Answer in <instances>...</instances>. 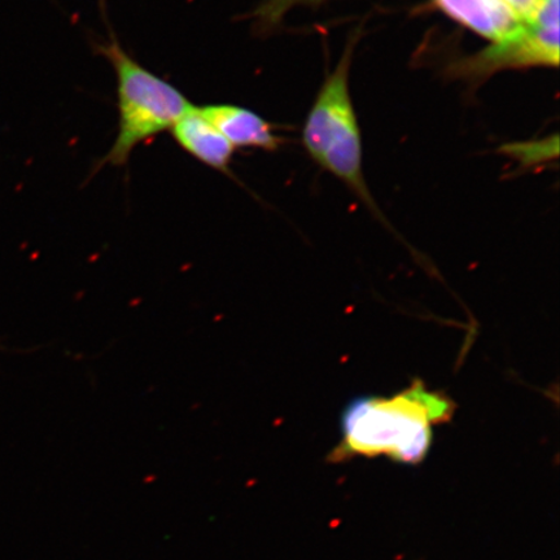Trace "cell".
<instances>
[{"instance_id":"obj_1","label":"cell","mask_w":560,"mask_h":560,"mask_svg":"<svg viewBox=\"0 0 560 560\" xmlns=\"http://www.w3.org/2000/svg\"><path fill=\"white\" fill-rule=\"evenodd\" d=\"M454 411L452 398L420 381L390 397H357L342 411L341 443L332 459L385 455L417 465L429 454L433 427L450 422Z\"/></svg>"},{"instance_id":"obj_2","label":"cell","mask_w":560,"mask_h":560,"mask_svg":"<svg viewBox=\"0 0 560 560\" xmlns=\"http://www.w3.org/2000/svg\"><path fill=\"white\" fill-rule=\"evenodd\" d=\"M354 46L355 38L348 42L338 66L322 85L305 121L303 142L315 163L345 182L377 212L362 171L361 131L349 93Z\"/></svg>"},{"instance_id":"obj_3","label":"cell","mask_w":560,"mask_h":560,"mask_svg":"<svg viewBox=\"0 0 560 560\" xmlns=\"http://www.w3.org/2000/svg\"><path fill=\"white\" fill-rule=\"evenodd\" d=\"M96 48L116 70L120 112L118 136L102 165L121 166L139 144L172 129L192 104L170 82L132 59L115 37Z\"/></svg>"},{"instance_id":"obj_4","label":"cell","mask_w":560,"mask_h":560,"mask_svg":"<svg viewBox=\"0 0 560 560\" xmlns=\"http://www.w3.org/2000/svg\"><path fill=\"white\" fill-rule=\"evenodd\" d=\"M558 65L559 0H542L535 19L521 33L460 61L458 72L478 79L505 69L557 68Z\"/></svg>"},{"instance_id":"obj_5","label":"cell","mask_w":560,"mask_h":560,"mask_svg":"<svg viewBox=\"0 0 560 560\" xmlns=\"http://www.w3.org/2000/svg\"><path fill=\"white\" fill-rule=\"evenodd\" d=\"M432 3L493 44L513 38L525 26L501 0H432Z\"/></svg>"},{"instance_id":"obj_6","label":"cell","mask_w":560,"mask_h":560,"mask_svg":"<svg viewBox=\"0 0 560 560\" xmlns=\"http://www.w3.org/2000/svg\"><path fill=\"white\" fill-rule=\"evenodd\" d=\"M175 142L188 155L214 171L231 174L230 165L234 155V147L219 130L201 115L195 105L174 124L171 129Z\"/></svg>"},{"instance_id":"obj_7","label":"cell","mask_w":560,"mask_h":560,"mask_svg":"<svg viewBox=\"0 0 560 560\" xmlns=\"http://www.w3.org/2000/svg\"><path fill=\"white\" fill-rule=\"evenodd\" d=\"M199 109L234 149L241 147L276 151L282 142L272 130L271 124L250 109L231 104L206 105Z\"/></svg>"},{"instance_id":"obj_8","label":"cell","mask_w":560,"mask_h":560,"mask_svg":"<svg viewBox=\"0 0 560 560\" xmlns=\"http://www.w3.org/2000/svg\"><path fill=\"white\" fill-rule=\"evenodd\" d=\"M325 2V0H266L252 13L250 19L255 20L257 31L270 32L282 23V20L291 10L299 5H313Z\"/></svg>"},{"instance_id":"obj_9","label":"cell","mask_w":560,"mask_h":560,"mask_svg":"<svg viewBox=\"0 0 560 560\" xmlns=\"http://www.w3.org/2000/svg\"><path fill=\"white\" fill-rule=\"evenodd\" d=\"M501 2L524 24H528L540 10L542 0H501Z\"/></svg>"}]
</instances>
